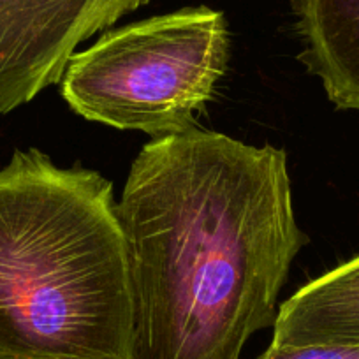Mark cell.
Here are the masks:
<instances>
[{
    "label": "cell",
    "instance_id": "cell-7",
    "mask_svg": "<svg viewBox=\"0 0 359 359\" xmlns=\"http://www.w3.org/2000/svg\"><path fill=\"white\" fill-rule=\"evenodd\" d=\"M257 359H359V347L348 345H275L271 344Z\"/></svg>",
    "mask_w": 359,
    "mask_h": 359
},
{
    "label": "cell",
    "instance_id": "cell-5",
    "mask_svg": "<svg viewBox=\"0 0 359 359\" xmlns=\"http://www.w3.org/2000/svg\"><path fill=\"white\" fill-rule=\"evenodd\" d=\"M299 60L338 109L359 111V0H292Z\"/></svg>",
    "mask_w": 359,
    "mask_h": 359
},
{
    "label": "cell",
    "instance_id": "cell-1",
    "mask_svg": "<svg viewBox=\"0 0 359 359\" xmlns=\"http://www.w3.org/2000/svg\"><path fill=\"white\" fill-rule=\"evenodd\" d=\"M116 213L143 359H240L309 243L285 151L199 127L141 148Z\"/></svg>",
    "mask_w": 359,
    "mask_h": 359
},
{
    "label": "cell",
    "instance_id": "cell-2",
    "mask_svg": "<svg viewBox=\"0 0 359 359\" xmlns=\"http://www.w3.org/2000/svg\"><path fill=\"white\" fill-rule=\"evenodd\" d=\"M0 359H143L113 184L37 148L0 169Z\"/></svg>",
    "mask_w": 359,
    "mask_h": 359
},
{
    "label": "cell",
    "instance_id": "cell-6",
    "mask_svg": "<svg viewBox=\"0 0 359 359\" xmlns=\"http://www.w3.org/2000/svg\"><path fill=\"white\" fill-rule=\"evenodd\" d=\"M271 344L359 347V254L278 306Z\"/></svg>",
    "mask_w": 359,
    "mask_h": 359
},
{
    "label": "cell",
    "instance_id": "cell-3",
    "mask_svg": "<svg viewBox=\"0 0 359 359\" xmlns=\"http://www.w3.org/2000/svg\"><path fill=\"white\" fill-rule=\"evenodd\" d=\"M229 44L226 16L206 6L109 29L72 55L62 97L88 122L154 137L187 133L226 72Z\"/></svg>",
    "mask_w": 359,
    "mask_h": 359
},
{
    "label": "cell",
    "instance_id": "cell-4",
    "mask_svg": "<svg viewBox=\"0 0 359 359\" xmlns=\"http://www.w3.org/2000/svg\"><path fill=\"white\" fill-rule=\"evenodd\" d=\"M150 0H0V113L62 81L78 46Z\"/></svg>",
    "mask_w": 359,
    "mask_h": 359
}]
</instances>
